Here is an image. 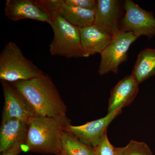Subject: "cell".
<instances>
[{
  "mask_svg": "<svg viewBox=\"0 0 155 155\" xmlns=\"http://www.w3.org/2000/svg\"><path fill=\"white\" fill-rule=\"evenodd\" d=\"M25 100L35 116H66L67 107L49 75L10 83Z\"/></svg>",
  "mask_w": 155,
  "mask_h": 155,
  "instance_id": "6da1fadb",
  "label": "cell"
},
{
  "mask_svg": "<svg viewBox=\"0 0 155 155\" xmlns=\"http://www.w3.org/2000/svg\"><path fill=\"white\" fill-rule=\"evenodd\" d=\"M70 122L67 115L54 117L35 116L28 123L23 146L32 152L58 155L61 150L62 134Z\"/></svg>",
  "mask_w": 155,
  "mask_h": 155,
  "instance_id": "7a4b0ae2",
  "label": "cell"
},
{
  "mask_svg": "<svg viewBox=\"0 0 155 155\" xmlns=\"http://www.w3.org/2000/svg\"><path fill=\"white\" fill-rule=\"evenodd\" d=\"M45 73L28 60L16 43L9 41L0 53V79L13 83L40 77Z\"/></svg>",
  "mask_w": 155,
  "mask_h": 155,
  "instance_id": "3957f363",
  "label": "cell"
},
{
  "mask_svg": "<svg viewBox=\"0 0 155 155\" xmlns=\"http://www.w3.org/2000/svg\"><path fill=\"white\" fill-rule=\"evenodd\" d=\"M49 16V24L54 32L50 54L67 58H86L81 42L80 28L67 22L58 11H52Z\"/></svg>",
  "mask_w": 155,
  "mask_h": 155,
  "instance_id": "277c9868",
  "label": "cell"
},
{
  "mask_svg": "<svg viewBox=\"0 0 155 155\" xmlns=\"http://www.w3.org/2000/svg\"><path fill=\"white\" fill-rule=\"evenodd\" d=\"M125 13L120 19V30L131 32L137 37L145 36L150 39L155 36V17L151 11L142 8L131 0L124 3Z\"/></svg>",
  "mask_w": 155,
  "mask_h": 155,
  "instance_id": "5b68a950",
  "label": "cell"
},
{
  "mask_svg": "<svg viewBox=\"0 0 155 155\" xmlns=\"http://www.w3.org/2000/svg\"><path fill=\"white\" fill-rule=\"evenodd\" d=\"M131 32L121 31L101 53L98 73L104 75L110 72L117 74L119 66L126 62L130 45L138 38Z\"/></svg>",
  "mask_w": 155,
  "mask_h": 155,
  "instance_id": "8992f818",
  "label": "cell"
},
{
  "mask_svg": "<svg viewBox=\"0 0 155 155\" xmlns=\"http://www.w3.org/2000/svg\"><path fill=\"white\" fill-rule=\"evenodd\" d=\"M122 112V109L117 110L103 118L83 125L75 126L70 124L65 130L75 136L83 143L94 148L107 134L109 125Z\"/></svg>",
  "mask_w": 155,
  "mask_h": 155,
  "instance_id": "52a82bcc",
  "label": "cell"
},
{
  "mask_svg": "<svg viewBox=\"0 0 155 155\" xmlns=\"http://www.w3.org/2000/svg\"><path fill=\"white\" fill-rule=\"evenodd\" d=\"M2 84L5 99L2 123L14 119L28 123L35 116L33 111L11 84L2 81Z\"/></svg>",
  "mask_w": 155,
  "mask_h": 155,
  "instance_id": "ba28073f",
  "label": "cell"
},
{
  "mask_svg": "<svg viewBox=\"0 0 155 155\" xmlns=\"http://www.w3.org/2000/svg\"><path fill=\"white\" fill-rule=\"evenodd\" d=\"M121 2L118 0L96 1L95 18L94 25L102 28L115 37L121 32Z\"/></svg>",
  "mask_w": 155,
  "mask_h": 155,
  "instance_id": "9c48e42d",
  "label": "cell"
},
{
  "mask_svg": "<svg viewBox=\"0 0 155 155\" xmlns=\"http://www.w3.org/2000/svg\"><path fill=\"white\" fill-rule=\"evenodd\" d=\"M5 13L13 21L29 19L49 23L50 18L39 0H7Z\"/></svg>",
  "mask_w": 155,
  "mask_h": 155,
  "instance_id": "30bf717a",
  "label": "cell"
},
{
  "mask_svg": "<svg viewBox=\"0 0 155 155\" xmlns=\"http://www.w3.org/2000/svg\"><path fill=\"white\" fill-rule=\"evenodd\" d=\"M139 85L131 74L119 81L111 90L108 101L107 114L122 110L130 104L138 93Z\"/></svg>",
  "mask_w": 155,
  "mask_h": 155,
  "instance_id": "8fae6325",
  "label": "cell"
},
{
  "mask_svg": "<svg viewBox=\"0 0 155 155\" xmlns=\"http://www.w3.org/2000/svg\"><path fill=\"white\" fill-rule=\"evenodd\" d=\"M80 35L81 42L86 58L101 54L113 39L110 34L94 25L80 28Z\"/></svg>",
  "mask_w": 155,
  "mask_h": 155,
  "instance_id": "7c38bea8",
  "label": "cell"
},
{
  "mask_svg": "<svg viewBox=\"0 0 155 155\" xmlns=\"http://www.w3.org/2000/svg\"><path fill=\"white\" fill-rule=\"evenodd\" d=\"M28 123L18 119L9 120L2 122L0 128V152L19 145H24Z\"/></svg>",
  "mask_w": 155,
  "mask_h": 155,
  "instance_id": "4fadbf2b",
  "label": "cell"
},
{
  "mask_svg": "<svg viewBox=\"0 0 155 155\" xmlns=\"http://www.w3.org/2000/svg\"><path fill=\"white\" fill-rule=\"evenodd\" d=\"M58 13L67 22L79 28L94 25L95 11L69 5L63 0Z\"/></svg>",
  "mask_w": 155,
  "mask_h": 155,
  "instance_id": "5bb4252c",
  "label": "cell"
},
{
  "mask_svg": "<svg viewBox=\"0 0 155 155\" xmlns=\"http://www.w3.org/2000/svg\"><path fill=\"white\" fill-rule=\"evenodd\" d=\"M131 74L139 84L155 75V49L147 48L139 53Z\"/></svg>",
  "mask_w": 155,
  "mask_h": 155,
  "instance_id": "9a60e30c",
  "label": "cell"
},
{
  "mask_svg": "<svg viewBox=\"0 0 155 155\" xmlns=\"http://www.w3.org/2000/svg\"><path fill=\"white\" fill-rule=\"evenodd\" d=\"M94 148L83 143L75 136L64 131L61 137V155H93Z\"/></svg>",
  "mask_w": 155,
  "mask_h": 155,
  "instance_id": "2e32d148",
  "label": "cell"
},
{
  "mask_svg": "<svg viewBox=\"0 0 155 155\" xmlns=\"http://www.w3.org/2000/svg\"><path fill=\"white\" fill-rule=\"evenodd\" d=\"M116 155H153L149 147L143 142L131 140L126 146L116 147Z\"/></svg>",
  "mask_w": 155,
  "mask_h": 155,
  "instance_id": "e0dca14e",
  "label": "cell"
},
{
  "mask_svg": "<svg viewBox=\"0 0 155 155\" xmlns=\"http://www.w3.org/2000/svg\"><path fill=\"white\" fill-rule=\"evenodd\" d=\"M93 155H116V147L111 144L107 134L94 148Z\"/></svg>",
  "mask_w": 155,
  "mask_h": 155,
  "instance_id": "ac0fdd59",
  "label": "cell"
},
{
  "mask_svg": "<svg viewBox=\"0 0 155 155\" xmlns=\"http://www.w3.org/2000/svg\"><path fill=\"white\" fill-rule=\"evenodd\" d=\"M69 5L87 10H95L96 1L94 0H64Z\"/></svg>",
  "mask_w": 155,
  "mask_h": 155,
  "instance_id": "d6986e66",
  "label": "cell"
},
{
  "mask_svg": "<svg viewBox=\"0 0 155 155\" xmlns=\"http://www.w3.org/2000/svg\"><path fill=\"white\" fill-rule=\"evenodd\" d=\"M24 145H19L11 148L1 153V155H18L22 152V146Z\"/></svg>",
  "mask_w": 155,
  "mask_h": 155,
  "instance_id": "ffe728a7",
  "label": "cell"
},
{
  "mask_svg": "<svg viewBox=\"0 0 155 155\" xmlns=\"http://www.w3.org/2000/svg\"><path fill=\"white\" fill-rule=\"evenodd\" d=\"M60 155V154H58V155Z\"/></svg>",
  "mask_w": 155,
  "mask_h": 155,
  "instance_id": "44dd1931",
  "label": "cell"
}]
</instances>
